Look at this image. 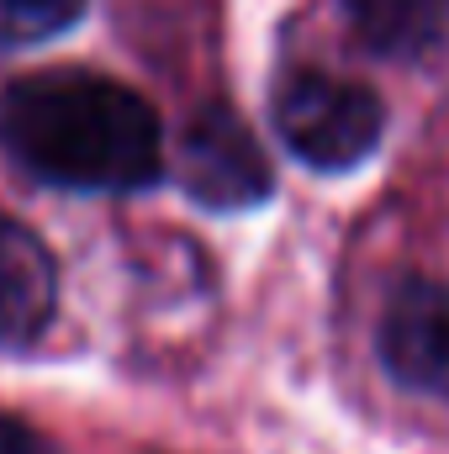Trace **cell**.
<instances>
[{
  "label": "cell",
  "mask_w": 449,
  "mask_h": 454,
  "mask_svg": "<svg viewBox=\"0 0 449 454\" xmlns=\"http://www.w3.org/2000/svg\"><path fill=\"white\" fill-rule=\"evenodd\" d=\"M11 159L64 191H143L164 175V127L154 106L106 74H27L0 96Z\"/></svg>",
  "instance_id": "cell-1"
},
{
  "label": "cell",
  "mask_w": 449,
  "mask_h": 454,
  "mask_svg": "<svg viewBox=\"0 0 449 454\" xmlns=\"http://www.w3.org/2000/svg\"><path fill=\"white\" fill-rule=\"evenodd\" d=\"M381 127L386 112L370 85L302 69L286 74L275 90V132L312 169H354L381 143Z\"/></svg>",
  "instance_id": "cell-2"
},
{
  "label": "cell",
  "mask_w": 449,
  "mask_h": 454,
  "mask_svg": "<svg viewBox=\"0 0 449 454\" xmlns=\"http://www.w3.org/2000/svg\"><path fill=\"white\" fill-rule=\"evenodd\" d=\"M175 175L185 185V196H196L201 207L238 212L270 196V164L248 132V121L227 106H201L180 127L175 143Z\"/></svg>",
  "instance_id": "cell-3"
},
{
  "label": "cell",
  "mask_w": 449,
  "mask_h": 454,
  "mask_svg": "<svg viewBox=\"0 0 449 454\" xmlns=\"http://www.w3.org/2000/svg\"><path fill=\"white\" fill-rule=\"evenodd\" d=\"M386 370L429 396H449V280H407L381 317Z\"/></svg>",
  "instance_id": "cell-4"
},
{
  "label": "cell",
  "mask_w": 449,
  "mask_h": 454,
  "mask_svg": "<svg viewBox=\"0 0 449 454\" xmlns=\"http://www.w3.org/2000/svg\"><path fill=\"white\" fill-rule=\"evenodd\" d=\"M53 301H59V270L43 238L21 223H0V343L43 333Z\"/></svg>",
  "instance_id": "cell-5"
},
{
  "label": "cell",
  "mask_w": 449,
  "mask_h": 454,
  "mask_svg": "<svg viewBox=\"0 0 449 454\" xmlns=\"http://www.w3.org/2000/svg\"><path fill=\"white\" fill-rule=\"evenodd\" d=\"M354 37L375 59H423L439 43V0H343Z\"/></svg>",
  "instance_id": "cell-6"
},
{
  "label": "cell",
  "mask_w": 449,
  "mask_h": 454,
  "mask_svg": "<svg viewBox=\"0 0 449 454\" xmlns=\"http://www.w3.org/2000/svg\"><path fill=\"white\" fill-rule=\"evenodd\" d=\"M85 16V0H0V48H32L69 32Z\"/></svg>",
  "instance_id": "cell-7"
},
{
  "label": "cell",
  "mask_w": 449,
  "mask_h": 454,
  "mask_svg": "<svg viewBox=\"0 0 449 454\" xmlns=\"http://www.w3.org/2000/svg\"><path fill=\"white\" fill-rule=\"evenodd\" d=\"M0 454H59L32 423H21V418H11V412H0Z\"/></svg>",
  "instance_id": "cell-8"
}]
</instances>
